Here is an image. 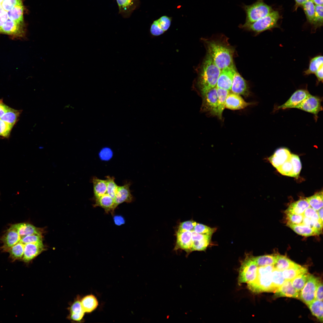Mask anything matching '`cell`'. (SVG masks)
<instances>
[{"label": "cell", "instance_id": "f546056e", "mask_svg": "<svg viewBox=\"0 0 323 323\" xmlns=\"http://www.w3.org/2000/svg\"><path fill=\"white\" fill-rule=\"evenodd\" d=\"M83 309L85 313H90L94 310L98 305V301L94 295H86L80 300Z\"/></svg>", "mask_w": 323, "mask_h": 323}, {"label": "cell", "instance_id": "e0dca14e", "mask_svg": "<svg viewBox=\"0 0 323 323\" xmlns=\"http://www.w3.org/2000/svg\"><path fill=\"white\" fill-rule=\"evenodd\" d=\"M231 90L233 93L245 97L249 96L250 94L247 82L236 71L233 78Z\"/></svg>", "mask_w": 323, "mask_h": 323}, {"label": "cell", "instance_id": "bcb514c9", "mask_svg": "<svg viewBox=\"0 0 323 323\" xmlns=\"http://www.w3.org/2000/svg\"><path fill=\"white\" fill-rule=\"evenodd\" d=\"M215 230V228H211L203 224L196 223L193 231L199 234L211 236Z\"/></svg>", "mask_w": 323, "mask_h": 323}, {"label": "cell", "instance_id": "94428289", "mask_svg": "<svg viewBox=\"0 0 323 323\" xmlns=\"http://www.w3.org/2000/svg\"><path fill=\"white\" fill-rule=\"evenodd\" d=\"M295 2V10L297 9L299 7L302 6V5L307 1L308 0H294Z\"/></svg>", "mask_w": 323, "mask_h": 323}, {"label": "cell", "instance_id": "ffe728a7", "mask_svg": "<svg viewBox=\"0 0 323 323\" xmlns=\"http://www.w3.org/2000/svg\"><path fill=\"white\" fill-rule=\"evenodd\" d=\"M130 185L129 182H128L122 186H118L114 199L116 208L121 204L130 203L133 200V196L130 189Z\"/></svg>", "mask_w": 323, "mask_h": 323}, {"label": "cell", "instance_id": "5b68a950", "mask_svg": "<svg viewBox=\"0 0 323 323\" xmlns=\"http://www.w3.org/2000/svg\"><path fill=\"white\" fill-rule=\"evenodd\" d=\"M242 7L246 14L245 24L254 22L273 11L272 7L266 4L263 0H257L249 5L243 4Z\"/></svg>", "mask_w": 323, "mask_h": 323}, {"label": "cell", "instance_id": "c3c4849f", "mask_svg": "<svg viewBox=\"0 0 323 323\" xmlns=\"http://www.w3.org/2000/svg\"><path fill=\"white\" fill-rule=\"evenodd\" d=\"M211 239L193 241L192 251H205L208 246Z\"/></svg>", "mask_w": 323, "mask_h": 323}, {"label": "cell", "instance_id": "f35d334b", "mask_svg": "<svg viewBox=\"0 0 323 323\" xmlns=\"http://www.w3.org/2000/svg\"><path fill=\"white\" fill-rule=\"evenodd\" d=\"M305 199L310 206L316 211H318L323 208L322 190L310 197H307Z\"/></svg>", "mask_w": 323, "mask_h": 323}, {"label": "cell", "instance_id": "ac0fdd59", "mask_svg": "<svg viewBox=\"0 0 323 323\" xmlns=\"http://www.w3.org/2000/svg\"><path fill=\"white\" fill-rule=\"evenodd\" d=\"M252 104V103L245 101L240 95L229 93L226 99L225 107L231 110H238Z\"/></svg>", "mask_w": 323, "mask_h": 323}, {"label": "cell", "instance_id": "484cf974", "mask_svg": "<svg viewBox=\"0 0 323 323\" xmlns=\"http://www.w3.org/2000/svg\"><path fill=\"white\" fill-rule=\"evenodd\" d=\"M287 225L297 234L305 237L318 235L322 233L317 230L303 224L294 225L287 223Z\"/></svg>", "mask_w": 323, "mask_h": 323}, {"label": "cell", "instance_id": "be15d7a7", "mask_svg": "<svg viewBox=\"0 0 323 323\" xmlns=\"http://www.w3.org/2000/svg\"><path fill=\"white\" fill-rule=\"evenodd\" d=\"M315 5H323V0H311Z\"/></svg>", "mask_w": 323, "mask_h": 323}, {"label": "cell", "instance_id": "30bf717a", "mask_svg": "<svg viewBox=\"0 0 323 323\" xmlns=\"http://www.w3.org/2000/svg\"><path fill=\"white\" fill-rule=\"evenodd\" d=\"M24 24L17 23L8 18L0 28V33L8 35L17 38H23L25 36Z\"/></svg>", "mask_w": 323, "mask_h": 323}, {"label": "cell", "instance_id": "db71d44e", "mask_svg": "<svg viewBox=\"0 0 323 323\" xmlns=\"http://www.w3.org/2000/svg\"><path fill=\"white\" fill-rule=\"evenodd\" d=\"M196 223V222L192 220H188L183 222L179 225L178 230L180 231H193Z\"/></svg>", "mask_w": 323, "mask_h": 323}, {"label": "cell", "instance_id": "8992f818", "mask_svg": "<svg viewBox=\"0 0 323 323\" xmlns=\"http://www.w3.org/2000/svg\"><path fill=\"white\" fill-rule=\"evenodd\" d=\"M258 266L252 258H246L241 264L239 269L238 283H251L256 279Z\"/></svg>", "mask_w": 323, "mask_h": 323}, {"label": "cell", "instance_id": "f5cc1de1", "mask_svg": "<svg viewBox=\"0 0 323 323\" xmlns=\"http://www.w3.org/2000/svg\"><path fill=\"white\" fill-rule=\"evenodd\" d=\"M23 4L22 0H4L1 4L3 9L7 11L14 7Z\"/></svg>", "mask_w": 323, "mask_h": 323}, {"label": "cell", "instance_id": "74e56055", "mask_svg": "<svg viewBox=\"0 0 323 323\" xmlns=\"http://www.w3.org/2000/svg\"><path fill=\"white\" fill-rule=\"evenodd\" d=\"M24 244L19 242L11 247L7 252L12 261L22 260L24 252Z\"/></svg>", "mask_w": 323, "mask_h": 323}, {"label": "cell", "instance_id": "ee69618b", "mask_svg": "<svg viewBox=\"0 0 323 323\" xmlns=\"http://www.w3.org/2000/svg\"><path fill=\"white\" fill-rule=\"evenodd\" d=\"M106 177L107 186L106 193L114 199L118 186L116 183L114 177L107 176Z\"/></svg>", "mask_w": 323, "mask_h": 323}, {"label": "cell", "instance_id": "9c48e42d", "mask_svg": "<svg viewBox=\"0 0 323 323\" xmlns=\"http://www.w3.org/2000/svg\"><path fill=\"white\" fill-rule=\"evenodd\" d=\"M318 278L310 274L299 294V299L308 305L315 299L316 293L318 284Z\"/></svg>", "mask_w": 323, "mask_h": 323}, {"label": "cell", "instance_id": "4dcf8cb0", "mask_svg": "<svg viewBox=\"0 0 323 323\" xmlns=\"http://www.w3.org/2000/svg\"><path fill=\"white\" fill-rule=\"evenodd\" d=\"M218 97V118L220 120L222 119L223 113L225 107V102L226 97L229 93V91L217 88Z\"/></svg>", "mask_w": 323, "mask_h": 323}, {"label": "cell", "instance_id": "4316f807", "mask_svg": "<svg viewBox=\"0 0 323 323\" xmlns=\"http://www.w3.org/2000/svg\"><path fill=\"white\" fill-rule=\"evenodd\" d=\"M310 206L305 199H301L291 204L285 211V213L297 214H303L305 210Z\"/></svg>", "mask_w": 323, "mask_h": 323}, {"label": "cell", "instance_id": "7c38bea8", "mask_svg": "<svg viewBox=\"0 0 323 323\" xmlns=\"http://www.w3.org/2000/svg\"><path fill=\"white\" fill-rule=\"evenodd\" d=\"M236 71L234 65L221 70L217 80V88L231 90L233 78Z\"/></svg>", "mask_w": 323, "mask_h": 323}, {"label": "cell", "instance_id": "d4e9b609", "mask_svg": "<svg viewBox=\"0 0 323 323\" xmlns=\"http://www.w3.org/2000/svg\"><path fill=\"white\" fill-rule=\"evenodd\" d=\"M11 226L17 231L21 238L25 236L33 234H41L40 230L29 223H20L12 225Z\"/></svg>", "mask_w": 323, "mask_h": 323}, {"label": "cell", "instance_id": "ba28073f", "mask_svg": "<svg viewBox=\"0 0 323 323\" xmlns=\"http://www.w3.org/2000/svg\"><path fill=\"white\" fill-rule=\"evenodd\" d=\"M322 100V98L320 97L310 94L295 108L313 114L315 121H316L318 117V113L323 109L321 104Z\"/></svg>", "mask_w": 323, "mask_h": 323}, {"label": "cell", "instance_id": "d6a6232c", "mask_svg": "<svg viewBox=\"0 0 323 323\" xmlns=\"http://www.w3.org/2000/svg\"><path fill=\"white\" fill-rule=\"evenodd\" d=\"M24 10L23 4L14 7L7 11L8 18L17 23L24 24Z\"/></svg>", "mask_w": 323, "mask_h": 323}, {"label": "cell", "instance_id": "52a82bcc", "mask_svg": "<svg viewBox=\"0 0 323 323\" xmlns=\"http://www.w3.org/2000/svg\"><path fill=\"white\" fill-rule=\"evenodd\" d=\"M201 97V112L209 116H217L218 97L216 86L211 89Z\"/></svg>", "mask_w": 323, "mask_h": 323}, {"label": "cell", "instance_id": "e575fe53", "mask_svg": "<svg viewBox=\"0 0 323 323\" xmlns=\"http://www.w3.org/2000/svg\"><path fill=\"white\" fill-rule=\"evenodd\" d=\"M323 67V56L319 55L312 58L310 61L308 68L304 71L305 75L315 74L321 68Z\"/></svg>", "mask_w": 323, "mask_h": 323}, {"label": "cell", "instance_id": "11a10c76", "mask_svg": "<svg viewBox=\"0 0 323 323\" xmlns=\"http://www.w3.org/2000/svg\"><path fill=\"white\" fill-rule=\"evenodd\" d=\"M302 214L307 217L318 220L323 222L319 217L317 211L314 210L310 206L305 210Z\"/></svg>", "mask_w": 323, "mask_h": 323}, {"label": "cell", "instance_id": "9a60e30c", "mask_svg": "<svg viewBox=\"0 0 323 323\" xmlns=\"http://www.w3.org/2000/svg\"><path fill=\"white\" fill-rule=\"evenodd\" d=\"M119 13L123 18L129 17L133 12L140 6V0H116Z\"/></svg>", "mask_w": 323, "mask_h": 323}, {"label": "cell", "instance_id": "681fc988", "mask_svg": "<svg viewBox=\"0 0 323 323\" xmlns=\"http://www.w3.org/2000/svg\"><path fill=\"white\" fill-rule=\"evenodd\" d=\"M20 242L24 244L42 242L41 234H33L22 237Z\"/></svg>", "mask_w": 323, "mask_h": 323}, {"label": "cell", "instance_id": "91938a15", "mask_svg": "<svg viewBox=\"0 0 323 323\" xmlns=\"http://www.w3.org/2000/svg\"><path fill=\"white\" fill-rule=\"evenodd\" d=\"M8 107L4 103L2 100L0 99V118L6 112Z\"/></svg>", "mask_w": 323, "mask_h": 323}, {"label": "cell", "instance_id": "7bdbcfd3", "mask_svg": "<svg viewBox=\"0 0 323 323\" xmlns=\"http://www.w3.org/2000/svg\"><path fill=\"white\" fill-rule=\"evenodd\" d=\"M323 5H315V13L311 25L315 29L323 25Z\"/></svg>", "mask_w": 323, "mask_h": 323}, {"label": "cell", "instance_id": "b9f144b4", "mask_svg": "<svg viewBox=\"0 0 323 323\" xmlns=\"http://www.w3.org/2000/svg\"><path fill=\"white\" fill-rule=\"evenodd\" d=\"M315 4L311 0H308L302 5L307 19L312 24L315 13Z\"/></svg>", "mask_w": 323, "mask_h": 323}, {"label": "cell", "instance_id": "cb8c5ba5", "mask_svg": "<svg viewBox=\"0 0 323 323\" xmlns=\"http://www.w3.org/2000/svg\"><path fill=\"white\" fill-rule=\"evenodd\" d=\"M95 207H100L103 208L106 213L114 214L116 208L114 199L107 193L95 199Z\"/></svg>", "mask_w": 323, "mask_h": 323}, {"label": "cell", "instance_id": "03108f58", "mask_svg": "<svg viewBox=\"0 0 323 323\" xmlns=\"http://www.w3.org/2000/svg\"><path fill=\"white\" fill-rule=\"evenodd\" d=\"M4 0H0V5H1V4L2 3Z\"/></svg>", "mask_w": 323, "mask_h": 323}, {"label": "cell", "instance_id": "d6986e66", "mask_svg": "<svg viewBox=\"0 0 323 323\" xmlns=\"http://www.w3.org/2000/svg\"><path fill=\"white\" fill-rule=\"evenodd\" d=\"M171 20V17L163 16L154 21L151 25L150 33L156 36L162 34L169 28Z\"/></svg>", "mask_w": 323, "mask_h": 323}, {"label": "cell", "instance_id": "2e32d148", "mask_svg": "<svg viewBox=\"0 0 323 323\" xmlns=\"http://www.w3.org/2000/svg\"><path fill=\"white\" fill-rule=\"evenodd\" d=\"M21 239V237L16 230L10 226L1 238L3 245L0 249L2 251L7 252L11 247L19 242Z\"/></svg>", "mask_w": 323, "mask_h": 323}, {"label": "cell", "instance_id": "8d00e7d4", "mask_svg": "<svg viewBox=\"0 0 323 323\" xmlns=\"http://www.w3.org/2000/svg\"><path fill=\"white\" fill-rule=\"evenodd\" d=\"M323 301L315 299L307 305L313 315L320 321H323Z\"/></svg>", "mask_w": 323, "mask_h": 323}, {"label": "cell", "instance_id": "7a4b0ae2", "mask_svg": "<svg viewBox=\"0 0 323 323\" xmlns=\"http://www.w3.org/2000/svg\"><path fill=\"white\" fill-rule=\"evenodd\" d=\"M207 53L221 70L233 65L234 49L227 42L220 39L203 40Z\"/></svg>", "mask_w": 323, "mask_h": 323}, {"label": "cell", "instance_id": "83f0119b", "mask_svg": "<svg viewBox=\"0 0 323 323\" xmlns=\"http://www.w3.org/2000/svg\"><path fill=\"white\" fill-rule=\"evenodd\" d=\"M93 185L94 199L97 198L106 192L107 186L106 180L99 179L93 177L92 179Z\"/></svg>", "mask_w": 323, "mask_h": 323}, {"label": "cell", "instance_id": "d590c367", "mask_svg": "<svg viewBox=\"0 0 323 323\" xmlns=\"http://www.w3.org/2000/svg\"><path fill=\"white\" fill-rule=\"evenodd\" d=\"M21 112V110H15L9 107L6 112L0 118L13 126L16 123Z\"/></svg>", "mask_w": 323, "mask_h": 323}, {"label": "cell", "instance_id": "44dd1931", "mask_svg": "<svg viewBox=\"0 0 323 323\" xmlns=\"http://www.w3.org/2000/svg\"><path fill=\"white\" fill-rule=\"evenodd\" d=\"M69 314L67 318L72 322H81L85 312L81 306L79 297H77L68 308Z\"/></svg>", "mask_w": 323, "mask_h": 323}, {"label": "cell", "instance_id": "1f68e13d", "mask_svg": "<svg viewBox=\"0 0 323 323\" xmlns=\"http://www.w3.org/2000/svg\"><path fill=\"white\" fill-rule=\"evenodd\" d=\"M297 264L285 256L277 255L276 262L273 266L274 268L283 271L293 267Z\"/></svg>", "mask_w": 323, "mask_h": 323}, {"label": "cell", "instance_id": "8fae6325", "mask_svg": "<svg viewBox=\"0 0 323 323\" xmlns=\"http://www.w3.org/2000/svg\"><path fill=\"white\" fill-rule=\"evenodd\" d=\"M306 89H300L295 91L290 98L284 104L274 107V111L279 109H285L295 107L301 103L310 95Z\"/></svg>", "mask_w": 323, "mask_h": 323}, {"label": "cell", "instance_id": "277c9868", "mask_svg": "<svg viewBox=\"0 0 323 323\" xmlns=\"http://www.w3.org/2000/svg\"><path fill=\"white\" fill-rule=\"evenodd\" d=\"M280 18L278 12L273 10L267 16L254 22L241 24L239 27L258 34L265 31L278 27V21Z\"/></svg>", "mask_w": 323, "mask_h": 323}, {"label": "cell", "instance_id": "f1b7e54d", "mask_svg": "<svg viewBox=\"0 0 323 323\" xmlns=\"http://www.w3.org/2000/svg\"><path fill=\"white\" fill-rule=\"evenodd\" d=\"M282 272L285 280L291 281L298 275L308 272V269L307 268L297 264L294 266Z\"/></svg>", "mask_w": 323, "mask_h": 323}, {"label": "cell", "instance_id": "f907efd6", "mask_svg": "<svg viewBox=\"0 0 323 323\" xmlns=\"http://www.w3.org/2000/svg\"><path fill=\"white\" fill-rule=\"evenodd\" d=\"M286 214L287 223L294 225L301 224L303 220V214H297L291 213H285Z\"/></svg>", "mask_w": 323, "mask_h": 323}, {"label": "cell", "instance_id": "f6af8a7d", "mask_svg": "<svg viewBox=\"0 0 323 323\" xmlns=\"http://www.w3.org/2000/svg\"><path fill=\"white\" fill-rule=\"evenodd\" d=\"M290 159L276 169L282 175L293 177V166Z\"/></svg>", "mask_w": 323, "mask_h": 323}, {"label": "cell", "instance_id": "816d5d0a", "mask_svg": "<svg viewBox=\"0 0 323 323\" xmlns=\"http://www.w3.org/2000/svg\"><path fill=\"white\" fill-rule=\"evenodd\" d=\"M13 126L0 118V136L7 138Z\"/></svg>", "mask_w": 323, "mask_h": 323}, {"label": "cell", "instance_id": "e7e4bbea", "mask_svg": "<svg viewBox=\"0 0 323 323\" xmlns=\"http://www.w3.org/2000/svg\"><path fill=\"white\" fill-rule=\"evenodd\" d=\"M5 10L3 8L1 5H0V14L2 13Z\"/></svg>", "mask_w": 323, "mask_h": 323}, {"label": "cell", "instance_id": "5bb4252c", "mask_svg": "<svg viewBox=\"0 0 323 323\" xmlns=\"http://www.w3.org/2000/svg\"><path fill=\"white\" fill-rule=\"evenodd\" d=\"M44 249L42 242L25 244L22 260L25 263H28L40 254Z\"/></svg>", "mask_w": 323, "mask_h": 323}, {"label": "cell", "instance_id": "836d02e7", "mask_svg": "<svg viewBox=\"0 0 323 323\" xmlns=\"http://www.w3.org/2000/svg\"><path fill=\"white\" fill-rule=\"evenodd\" d=\"M277 255H268L251 257L258 267L273 265Z\"/></svg>", "mask_w": 323, "mask_h": 323}, {"label": "cell", "instance_id": "7402d4cb", "mask_svg": "<svg viewBox=\"0 0 323 323\" xmlns=\"http://www.w3.org/2000/svg\"><path fill=\"white\" fill-rule=\"evenodd\" d=\"M274 292L275 297H286L299 298L300 292L293 287L291 281L286 280Z\"/></svg>", "mask_w": 323, "mask_h": 323}, {"label": "cell", "instance_id": "3957f363", "mask_svg": "<svg viewBox=\"0 0 323 323\" xmlns=\"http://www.w3.org/2000/svg\"><path fill=\"white\" fill-rule=\"evenodd\" d=\"M274 268L273 265L258 267L256 280L247 284L249 289L255 293L274 292L272 279V273Z\"/></svg>", "mask_w": 323, "mask_h": 323}, {"label": "cell", "instance_id": "6125c7cd", "mask_svg": "<svg viewBox=\"0 0 323 323\" xmlns=\"http://www.w3.org/2000/svg\"><path fill=\"white\" fill-rule=\"evenodd\" d=\"M317 212L320 220L323 221V208L317 211Z\"/></svg>", "mask_w": 323, "mask_h": 323}, {"label": "cell", "instance_id": "6f0895ef", "mask_svg": "<svg viewBox=\"0 0 323 323\" xmlns=\"http://www.w3.org/2000/svg\"><path fill=\"white\" fill-rule=\"evenodd\" d=\"M8 19L7 11H5L0 14V28Z\"/></svg>", "mask_w": 323, "mask_h": 323}, {"label": "cell", "instance_id": "60d3db41", "mask_svg": "<svg viewBox=\"0 0 323 323\" xmlns=\"http://www.w3.org/2000/svg\"><path fill=\"white\" fill-rule=\"evenodd\" d=\"M310 274L307 272L298 275L291 281L295 290L300 292L305 285Z\"/></svg>", "mask_w": 323, "mask_h": 323}, {"label": "cell", "instance_id": "603a6c76", "mask_svg": "<svg viewBox=\"0 0 323 323\" xmlns=\"http://www.w3.org/2000/svg\"><path fill=\"white\" fill-rule=\"evenodd\" d=\"M291 154L288 149L281 148L277 149L274 153L269 158V160L273 166L277 168L289 160L291 158Z\"/></svg>", "mask_w": 323, "mask_h": 323}, {"label": "cell", "instance_id": "ab89813d", "mask_svg": "<svg viewBox=\"0 0 323 323\" xmlns=\"http://www.w3.org/2000/svg\"><path fill=\"white\" fill-rule=\"evenodd\" d=\"M272 279L274 292L286 281L282 272L274 268L272 273Z\"/></svg>", "mask_w": 323, "mask_h": 323}, {"label": "cell", "instance_id": "4fadbf2b", "mask_svg": "<svg viewBox=\"0 0 323 323\" xmlns=\"http://www.w3.org/2000/svg\"><path fill=\"white\" fill-rule=\"evenodd\" d=\"M193 243L191 231H177L175 249H181L187 253L191 252Z\"/></svg>", "mask_w": 323, "mask_h": 323}, {"label": "cell", "instance_id": "7dc6e473", "mask_svg": "<svg viewBox=\"0 0 323 323\" xmlns=\"http://www.w3.org/2000/svg\"><path fill=\"white\" fill-rule=\"evenodd\" d=\"M291 161L293 166V177H297L301 168V165L299 157L298 155L291 154Z\"/></svg>", "mask_w": 323, "mask_h": 323}, {"label": "cell", "instance_id": "680465c9", "mask_svg": "<svg viewBox=\"0 0 323 323\" xmlns=\"http://www.w3.org/2000/svg\"><path fill=\"white\" fill-rule=\"evenodd\" d=\"M323 67L319 68L314 74L317 79V83H319L320 82H322L323 81Z\"/></svg>", "mask_w": 323, "mask_h": 323}, {"label": "cell", "instance_id": "6da1fadb", "mask_svg": "<svg viewBox=\"0 0 323 323\" xmlns=\"http://www.w3.org/2000/svg\"><path fill=\"white\" fill-rule=\"evenodd\" d=\"M221 71L207 53L198 71L197 78L193 86L201 97L216 86Z\"/></svg>", "mask_w": 323, "mask_h": 323}, {"label": "cell", "instance_id": "9f6ffc18", "mask_svg": "<svg viewBox=\"0 0 323 323\" xmlns=\"http://www.w3.org/2000/svg\"><path fill=\"white\" fill-rule=\"evenodd\" d=\"M323 285L320 281L318 285L316 291L315 299L323 301Z\"/></svg>", "mask_w": 323, "mask_h": 323}]
</instances>
